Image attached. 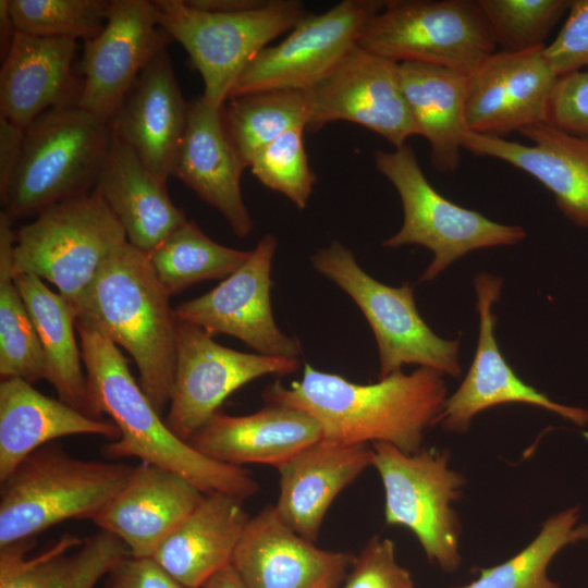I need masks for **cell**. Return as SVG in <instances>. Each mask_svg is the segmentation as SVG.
<instances>
[{
	"mask_svg": "<svg viewBox=\"0 0 588 588\" xmlns=\"http://www.w3.org/2000/svg\"><path fill=\"white\" fill-rule=\"evenodd\" d=\"M77 434L115 441L120 431L112 420L90 417L60 399L42 394L23 379L1 380L0 481L37 449Z\"/></svg>",
	"mask_w": 588,
	"mask_h": 588,
	"instance_id": "f1b7e54d",
	"label": "cell"
},
{
	"mask_svg": "<svg viewBox=\"0 0 588 588\" xmlns=\"http://www.w3.org/2000/svg\"><path fill=\"white\" fill-rule=\"evenodd\" d=\"M277 246L275 236L264 235L246 261L219 285L177 305V321L196 326L212 336H234L258 354L298 358L301 344L278 328L272 315L271 265Z\"/></svg>",
	"mask_w": 588,
	"mask_h": 588,
	"instance_id": "9a60e30c",
	"label": "cell"
},
{
	"mask_svg": "<svg viewBox=\"0 0 588 588\" xmlns=\"http://www.w3.org/2000/svg\"><path fill=\"white\" fill-rule=\"evenodd\" d=\"M13 223L0 213V376L29 383L46 379L41 345L12 271Z\"/></svg>",
	"mask_w": 588,
	"mask_h": 588,
	"instance_id": "836d02e7",
	"label": "cell"
},
{
	"mask_svg": "<svg viewBox=\"0 0 588 588\" xmlns=\"http://www.w3.org/2000/svg\"><path fill=\"white\" fill-rule=\"evenodd\" d=\"M547 122L588 139V70L558 78L549 99Z\"/></svg>",
	"mask_w": 588,
	"mask_h": 588,
	"instance_id": "b9f144b4",
	"label": "cell"
},
{
	"mask_svg": "<svg viewBox=\"0 0 588 588\" xmlns=\"http://www.w3.org/2000/svg\"><path fill=\"white\" fill-rule=\"evenodd\" d=\"M171 40L152 1L110 0L103 29L84 42L78 107L109 123L144 69Z\"/></svg>",
	"mask_w": 588,
	"mask_h": 588,
	"instance_id": "5bb4252c",
	"label": "cell"
},
{
	"mask_svg": "<svg viewBox=\"0 0 588 588\" xmlns=\"http://www.w3.org/2000/svg\"><path fill=\"white\" fill-rule=\"evenodd\" d=\"M543 48L495 51L467 76L466 123L470 132L503 137L547 122V110L559 76Z\"/></svg>",
	"mask_w": 588,
	"mask_h": 588,
	"instance_id": "ac0fdd59",
	"label": "cell"
},
{
	"mask_svg": "<svg viewBox=\"0 0 588 588\" xmlns=\"http://www.w3.org/2000/svg\"><path fill=\"white\" fill-rule=\"evenodd\" d=\"M384 4L383 0H343L323 13L307 14L282 41L255 57L229 98L314 88L358 45L364 26Z\"/></svg>",
	"mask_w": 588,
	"mask_h": 588,
	"instance_id": "7c38bea8",
	"label": "cell"
},
{
	"mask_svg": "<svg viewBox=\"0 0 588 588\" xmlns=\"http://www.w3.org/2000/svg\"><path fill=\"white\" fill-rule=\"evenodd\" d=\"M315 418L294 407L267 403L241 416L216 413L188 443L201 454L223 464H265L279 467L305 448L320 441Z\"/></svg>",
	"mask_w": 588,
	"mask_h": 588,
	"instance_id": "d4e9b609",
	"label": "cell"
},
{
	"mask_svg": "<svg viewBox=\"0 0 588 588\" xmlns=\"http://www.w3.org/2000/svg\"><path fill=\"white\" fill-rule=\"evenodd\" d=\"M224 127L241 161L248 168L264 146L292 128H308L307 91L261 90L231 97L222 109Z\"/></svg>",
	"mask_w": 588,
	"mask_h": 588,
	"instance_id": "d6a6232c",
	"label": "cell"
},
{
	"mask_svg": "<svg viewBox=\"0 0 588 588\" xmlns=\"http://www.w3.org/2000/svg\"><path fill=\"white\" fill-rule=\"evenodd\" d=\"M502 279L490 273L474 278L479 334L475 356L458 389L446 399L438 424L452 432H465L482 411L505 403L541 407L577 425H588V411L563 405L523 381L499 348L495 338L497 316L492 306L499 301Z\"/></svg>",
	"mask_w": 588,
	"mask_h": 588,
	"instance_id": "e0dca14e",
	"label": "cell"
},
{
	"mask_svg": "<svg viewBox=\"0 0 588 588\" xmlns=\"http://www.w3.org/2000/svg\"><path fill=\"white\" fill-rule=\"evenodd\" d=\"M354 560L316 547L267 505L250 516L232 566L247 588H334Z\"/></svg>",
	"mask_w": 588,
	"mask_h": 588,
	"instance_id": "d6986e66",
	"label": "cell"
},
{
	"mask_svg": "<svg viewBox=\"0 0 588 588\" xmlns=\"http://www.w3.org/2000/svg\"><path fill=\"white\" fill-rule=\"evenodd\" d=\"M371 448L372 466L384 489L385 523L408 528L430 562L455 571L461 563V524L453 503L462 495L465 477L449 466V452L406 453L384 442Z\"/></svg>",
	"mask_w": 588,
	"mask_h": 588,
	"instance_id": "8fae6325",
	"label": "cell"
},
{
	"mask_svg": "<svg viewBox=\"0 0 588 588\" xmlns=\"http://www.w3.org/2000/svg\"><path fill=\"white\" fill-rule=\"evenodd\" d=\"M110 137L109 123L78 106L40 114L24 130L19 164L0 195L1 212L14 223L91 193Z\"/></svg>",
	"mask_w": 588,
	"mask_h": 588,
	"instance_id": "277c9868",
	"label": "cell"
},
{
	"mask_svg": "<svg viewBox=\"0 0 588 588\" xmlns=\"http://www.w3.org/2000/svg\"><path fill=\"white\" fill-rule=\"evenodd\" d=\"M34 544L29 539L0 548V588H95L130 554L122 540L102 529L83 540L64 535L27 558Z\"/></svg>",
	"mask_w": 588,
	"mask_h": 588,
	"instance_id": "f546056e",
	"label": "cell"
},
{
	"mask_svg": "<svg viewBox=\"0 0 588 588\" xmlns=\"http://www.w3.org/2000/svg\"><path fill=\"white\" fill-rule=\"evenodd\" d=\"M443 373L419 367L359 384L304 365L303 377L264 391L266 403L297 408L317 420L323 441L332 444L384 442L406 453L422 449L425 431L438 424L448 399Z\"/></svg>",
	"mask_w": 588,
	"mask_h": 588,
	"instance_id": "6da1fadb",
	"label": "cell"
},
{
	"mask_svg": "<svg viewBox=\"0 0 588 588\" xmlns=\"http://www.w3.org/2000/svg\"><path fill=\"white\" fill-rule=\"evenodd\" d=\"M109 5L107 0H8L19 32L84 42L103 29Z\"/></svg>",
	"mask_w": 588,
	"mask_h": 588,
	"instance_id": "8d00e7d4",
	"label": "cell"
},
{
	"mask_svg": "<svg viewBox=\"0 0 588 588\" xmlns=\"http://www.w3.org/2000/svg\"><path fill=\"white\" fill-rule=\"evenodd\" d=\"M76 41L17 30L0 70V118L25 130L44 112L78 106L82 78L73 72Z\"/></svg>",
	"mask_w": 588,
	"mask_h": 588,
	"instance_id": "cb8c5ba5",
	"label": "cell"
},
{
	"mask_svg": "<svg viewBox=\"0 0 588 588\" xmlns=\"http://www.w3.org/2000/svg\"><path fill=\"white\" fill-rule=\"evenodd\" d=\"M502 51L544 47L543 40L567 13L571 0H478Z\"/></svg>",
	"mask_w": 588,
	"mask_h": 588,
	"instance_id": "74e56055",
	"label": "cell"
},
{
	"mask_svg": "<svg viewBox=\"0 0 588 588\" xmlns=\"http://www.w3.org/2000/svg\"><path fill=\"white\" fill-rule=\"evenodd\" d=\"M146 254L161 285L172 296L205 280L225 279L246 261L250 250L221 245L186 219Z\"/></svg>",
	"mask_w": 588,
	"mask_h": 588,
	"instance_id": "e575fe53",
	"label": "cell"
},
{
	"mask_svg": "<svg viewBox=\"0 0 588 588\" xmlns=\"http://www.w3.org/2000/svg\"><path fill=\"white\" fill-rule=\"evenodd\" d=\"M299 365L298 358L224 347L205 330L177 321L174 379L166 424L188 442L237 389L266 375L293 373Z\"/></svg>",
	"mask_w": 588,
	"mask_h": 588,
	"instance_id": "4fadbf2b",
	"label": "cell"
},
{
	"mask_svg": "<svg viewBox=\"0 0 588 588\" xmlns=\"http://www.w3.org/2000/svg\"><path fill=\"white\" fill-rule=\"evenodd\" d=\"M222 109L203 96L189 102L172 176L217 209L236 236L245 237L253 230L241 189L246 168L228 136Z\"/></svg>",
	"mask_w": 588,
	"mask_h": 588,
	"instance_id": "603a6c76",
	"label": "cell"
},
{
	"mask_svg": "<svg viewBox=\"0 0 588 588\" xmlns=\"http://www.w3.org/2000/svg\"><path fill=\"white\" fill-rule=\"evenodd\" d=\"M159 25L177 41L198 71L203 97L223 108L236 81L268 44L308 13L295 0H267L234 13L195 9L185 0H154Z\"/></svg>",
	"mask_w": 588,
	"mask_h": 588,
	"instance_id": "52a82bcc",
	"label": "cell"
},
{
	"mask_svg": "<svg viewBox=\"0 0 588 588\" xmlns=\"http://www.w3.org/2000/svg\"><path fill=\"white\" fill-rule=\"evenodd\" d=\"M134 467L71 456L46 444L0 481V548L68 519H94L125 486Z\"/></svg>",
	"mask_w": 588,
	"mask_h": 588,
	"instance_id": "5b68a950",
	"label": "cell"
},
{
	"mask_svg": "<svg viewBox=\"0 0 588 588\" xmlns=\"http://www.w3.org/2000/svg\"><path fill=\"white\" fill-rule=\"evenodd\" d=\"M369 444H332L320 440L281 464L274 509L282 520L315 542L322 520L340 492L372 466Z\"/></svg>",
	"mask_w": 588,
	"mask_h": 588,
	"instance_id": "484cf974",
	"label": "cell"
},
{
	"mask_svg": "<svg viewBox=\"0 0 588 588\" xmlns=\"http://www.w3.org/2000/svg\"><path fill=\"white\" fill-rule=\"evenodd\" d=\"M198 10L216 13H234L254 9L260 5L261 0H185Z\"/></svg>",
	"mask_w": 588,
	"mask_h": 588,
	"instance_id": "f6af8a7d",
	"label": "cell"
},
{
	"mask_svg": "<svg viewBox=\"0 0 588 588\" xmlns=\"http://www.w3.org/2000/svg\"><path fill=\"white\" fill-rule=\"evenodd\" d=\"M126 234L99 192L57 204L15 231L12 271L49 281L77 314Z\"/></svg>",
	"mask_w": 588,
	"mask_h": 588,
	"instance_id": "8992f818",
	"label": "cell"
},
{
	"mask_svg": "<svg viewBox=\"0 0 588 588\" xmlns=\"http://www.w3.org/2000/svg\"><path fill=\"white\" fill-rule=\"evenodd\" d=\"M240 498L213 492L160 543L152 559L187 588H201L232 564L250 518Z\"/></svg>",
	"mask_w": 588,
	"mask_h": 588,
	"instance_id": "83f0119b",
	"label": "cell"
},
{
	"mask_svg": "<svg viewBox=\"0 0 588 588\" xmlns=\"http://www.w3.org/2000/svg\"><path fill=\"white\" fill-rule=\"evenodd\" d=\"M399 68L417 135L429 143L431 164L440 172L455 171L469 131L465 114L468 75L419 62H402Z\"/></svg>",
	"mask_w": 588,
	"mask_h": 588,
	"instance_id": "4dcf8cb0",
	"label": "cell"
},
{
	"mask_svg": "<svg viewBox=\"0 0 588 588\" xmlns=\"http://www.w3.org/2000/svg\"><path fill=\"white\" fill-rule=\"evenodd\" d=\"M543 56L559 77L588 70V0H571L566 20Z\"/></svg>",
	"mask_w": 588,
	"mask_h": 588,
	"instance_id": "60d3db41",
	"label": "cell"
},
{
	"mask_svg": "<svg viewBox=\"0 0 588 588\" xmlns=\"http://www.w3.org/2000/svg\"><path fill=\"white\" fill-rule=\"evenodd\" d=\"M75 328L94 404L120 431L118 440L103 446L107 457H137L170 469L205 494L220 492L246 500L259 490L248 470L201 454L168 427L135 381L121 348L107 335L78 319Z\"/></svg>",
	"mask_w": 588,
	"mask_h": 588,
	"instance_id": "7a4b0ae2",
	"label": "cell"
},
{
	"mask_svg": "<svg viewBox=\"0 0 588 588\" xmlns=\"http://www.w3.org/2000/svg\"><path fill=\"white\" fill-rule=\"evenodd\" d=\"M16 284L36 329L46 365V380L58 399L94 417L102 418L91 399L74 331L76 315L66 299L34 274L15 275Z\"/></svg>",
	"mask_w": 588,
	"mask_h": 588,
	"instance_id": "1f68e13d",
	"label": "cell"
},
{
	"mask_svg": "<svg viewBox=\"0 0 588 588\" xmlns=\"http://www.w3.org/2000/svg\"><path fill=\"white\" fill-rule=\"evenodd\" d=\"M307 95L310 108L307 130L347 121L377 133L395 148L417 135L402 89L399 63L358 45Z\"/></svg>",
	"mask_w": 588,
	"mask_h": 588,
	"instance_id": "2e32d148",
	"label": "cell"
},
{
	"mask_svg": "<svg viewBox=\"0 0 588 588\" xmlns=\"http://www.w3.org/2000/svg\"><path fill=\"white\" fill-rule=\"evenodd\" d=\"M394 542L375 536L355 556L343 588H414L411 573L395 558Z\"/></svg>",
	"mask_w": 588,
	"mask_h": 588,
	"instance_id": "ab89813d",
	"label": "cell"
},
{
	"mask_svg": "<svg viewBox=\"0 0 588 588\" xmlns=\"http://www.w3.org/2000/svg\"><path fill=\"white\" fill-rule=\"evenodd\" d=\"M518 132L531 144L468 131L462 146L534 176L553 194L566 218L578 226H588V139L548 122L528 125Z\"/></svg>",
	"mask_w": 588,
	"mask_h": 588,
	"instance_id": "ffe728a7",
	"label": "cell"
},
{
	"mask_svg": "<svg viewBox=\"0 0 588 588\" xmlns=\"http://www.w3.org/2000/svg\"><path fill=\"white\" fill-rule=\"evenodd\" d=\"M201 588H247L231 565L215 574Z\"/></svg>",
	"mask_w": 588,
	"mask_h": 588,
	"instance_id": "7dc6e473",
	"label": "cell"
},
{
	"mask_svg": "<svg viewBox=\"0 0 588 588\" xmlns=\"http://www.w3.org/2000/svg\"><path fill=\"white\" fill-rule=\"evenodd\" d=\"M17 33L15 24L10 15L8 0H0V54L1 61L9 53Z\"/></svg>",
	"mask_w": 588,
	"mask_h": 588,
	"instance_id": "bcb514c9",
	"label": "cell"
},
{
	"mask_svg": "<svg viewBox=\"0 0 588 588\" xmlns=\"http://www.w3.org/2000/svg\"><path fill=\"white\" fill-rule=\"evenodd\" d=\"M95 188L122 225L127 242L145 253L186 220L171 200L167 181L112 133Z\"/></svg>",
	"mask_w": 588,
	"mask_h": 588,
	"instance_id": "4316f807",
	"label": "cell"
},
{
	"mask_svg": "<svg viewBox=\"0 0 588 588\" xmlns=\"http://www.w3.org/2000/svg\"><path fill=\"white\" fill-rule=\"evenodd\" d=\"M358 46L397 63L468 75L497 44L478 0H389L364 26Z\"/></svg>",
	"mask_w": 588,
	"mask_h": 588,
	"instance_id": "30bf717a",
	"label": "cell"
},
{
	"mask_svg": "<svg viewBox=\"0 0 588 588\" xmlns=\"http://www.w3.org/2000/svg\"><path fill=\"white\" fill-rule=\"evenodd\" d=\"M313 267L340 286L359 307L373 332L379 353V378L401 371L404 365L458 377L460 341L437 335L420 316L413 286L381 283L364 271L353 253L339 242L320 248Z\"/></svg>",
	"mask_w": 588,
	"mask_h": 588,
	"instance_id": "9c48e42d",
	"label": "cell"
},
{
	"mask_svg": "<svg viewBox=\"0 0 588 588\" xmlns=\"http://www.w3.org/2000/svg\"><path fill=\"white\" fill-rule=\"evenodd\" d=\"M188 111L189 102L163 49L138 76L109 122L110 131L167 181L173 174Z\"/></svg>",
	"mask_w": 588,
	"mask_h": 588,
	"instance_id": "7402d4cb",
	"label": "cell"
},
{
	"mask_svg": "<svg viewBox=\"0 0 588 588\" xmlns=\"http://www.w3.org/2000/svg\"><path fill=\"white\" fill-rule=\"evenodd\" d=\"M204 497L185 477L142 462L93 522L122 540L131 555L151 558Z\"/></svg>",
	"mask_w": 588,
	"mask_h": 588,
	"instance_id": "44dd1931",
	"label": "cell"
},
{
	"mask_svg": "<svg viewBox=\"0 0 588 588\" xmlns=\"http://www.w3.org/2000/svg\"><path fill=\"white\" fill-rule=\"evenodd\" d=\"M24 143V130L0 118V195H2L16 170Z\"/></svg>",
	"mask_w": 588,
	"mask_h": 588,
	"instance_id": "ee69618b",
	"label": "cell"
},
{
	"mask_svg": "<svg viewBox=\"0 0 588 588\" xmlns=\"http://www.w3.org/2000/svg\"><path fill=\"white\" fill-rule=\"evenodd\" d=\"M373 160L377 170L397 191L404 212L401 229L384 240L382 246L396 248L416 244L431 250L433 258L420 275V282L434 280L469 252L514 245L526 237L522 226L492 221L438 193L408 145L393 151L376 150Z\"/></svg>",
	"mask_w": 588,
	"mask_h": 588,
	"instance_id": "ba28073f",
	"label": "cell"
},
{
	"mask_svg": "<svg viewBox=\"0 0 588 588\" xmlns=\"http://www.w3.org/2000/svg\"><path fill=\"white\" fill-rule=\"evenodd\" d=\"M579 506L553 514L519 553L480 569L476 580L455 588H560L549 578L548 566L566 546L588 540V523H579Z\"/></svg>",
	"mask_w": 588,
	"mask_h": 588,
	"instance_id": "d590c367",
	"label": "cell"
},
{
	"mask_svg": "<svg viewBox=\"0 0 588 588\" xmlns=\"http://www.w3.org/2000/svg\"><path fill=\"white\" fill-rule=\"evenodd\" d=\"M305 128H292L258 150L248 168L266 187L287 197L304 209L313 193L316 176L304 144Z\"/></svg>",
	"mask_w": 588,
	"mask_h": 588,
	"instance_id": "f35d334b",
	"label": "cell"
},
{
	"mask_svg": "<svg viewBox=\"0 0 588 588\" xmlns=\"http://www.w3.org/2000/svg\"><path fill=\"white\" fill-rule=\"evenodd\" d=\"M109 588H187L172 577L152 558L131 554L109 573Z\"/></svg>",
	"mask_w": 588,
	"mask_h": 588,
	"instance_id": "7bdbcfd3",
	"label": "cell"
},
{
	"mask_svg": "<svg viewBox=\"0 0 588 588\" xmlns=\"http://www.w3.org/2000/svg\"><path fill=\"white\" fill-rule=\"evenodd\" d=\"M170 297L147 254L127 242L103 265L76 314L131 355L139 384L160 414L170 402L175 369L177 319Z\"/></svg>",
	"mask_w": 588,
	"mask_h": 588,
	"instance_id": "3957f363",
	"label": "cell"
}]
</instances>
